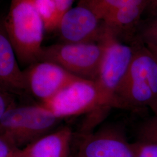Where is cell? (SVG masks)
I'll use <instances>...</instances> for the list:
<instances>
[{"label":"cell","mask_w":157,"mask_h":157,"mask_svg":"<svg viewBox=\"0 0 157 157\" xmlns=\"http://www.w3.org/2000/svg\"><path fill=\"white\" fill-rule=\"evenodd\" d=\"M134 157H157V143L138 141L132 143Z\"/></svg>","instance_id":"e0dca14e"},{"label":"cell","mask_w":157,"mask_h":157,"mask_svg":"<svg viewBox=\"0 0 157 157\" xmlns=\"http://www.w3.org/2000/svg\"><path fill=\"white\" fill-rule=\"evenodd\" d=\"M156 56H157V55H156Z\"/></svg>","instance_id":"7402d4cb"},{"label":"cell","mask_w":157,"mask_h":157,"mask_svg":"<svg viewBox=\"0 0 157 157\" xmlns=\"http://www.w3.org/2000/svg\"><path fill=\"white\" fill-rule=\"evenodd\" d=\"M134 48L129 70L118 91V100L121 108H150L157 114V56L141 41Z\"/></svg>","instance_id":"7a4b0ae2"},{"label":"cell","mask_w":157,"mask_h":157,"mask_svg":"<svg viewBox=\"0 0 157 157\" xmlns=\"http://www.w3.org/2000/svg\"><path fill=\"white\" fill-rule=\"evenodd\" d=\"M57 29L63 43H70L100 41L105 31L100 17L81 3L64 13Z\"/></svg>","instance_id":"52a82bcc"},{"label":"cell","mask_w":157,"mask_h":157,"mask_svg":"<svg viewBox=\"0 0 157 157\" xmlns=\"http://www.w3.org/2000/svg\"><path fill=\"white\" fill-rule=\"evenodd\" d=\"M23 149L10 138L0 135V157H23Z\"/></svg>","instance_id":"2e32d148"},{"label":"cell","mask_w":157,"mask_h":157,"mask_svg":"<svg viewBox=\"0 0 157 157\" xmlns=\"http://www.w3.org/2000/svg\"><path fill=\"white\" fill-rule=\"evenodd\" d=\"M75 157H134L132 143L117 129H101L86 135Z\"/></svg>","instance_id":"9c48e42d"},{"label":"cell","mask_w":157,"mask_h":157,"mask_svg":"<svg viewBox=\"0 0 157 157\" xmlns=\"http://www.w3.org/2000/svg\"><path fill=\"white\" fill-rule=\"evenodd\" d=\"M146 11L152 17L157 16V0H148Z\"/></svg>","instance_id":"44dd1931"},{"label":"cell","mask_w":157,"mask_h":157,"mask_svg":"<svg viewBox=\"0 0 157 157\" xmlns=\"http://www.w3.org/2000/svg\"><path fill=\"white\" fill-rule=\"evenodd\" d=\"M61 120L41 104L17 105L0 117V135L23 148L56 130Z\"/></svg>","instance_id":"3957f363"},{"label":"cell","mask_w":157,"mask_h":157,"mask_svg":"<svg viewBox=\"0 0 157 157\" xmlns=\"http://www.w3.org/2000/svg\"><path fill=\"white\" fill-rule=\"evenodd\" d=\"M140 34L141 41L157 55V16L146 24Z\"/></svg>","instance_id":"9a60e30c"},{"label":"cell","mask_w":157,"mask_h":157,"mask_svg":"<svg viewBox=\"0 0 157 157\" xmlns=\"http://www.w3.org/2000/svg\"><path fill=\"white\" fill-rule=\"evenodd\" d=\"M13 93L0 89V117L17 106Z\"/></svg>","instance_id":"d6986e66"},{"label":"cell","mask_w":157,"mask_h":157,"mask_svg":"<svg viewBox=\"0 0 157 157\" xmlns=\"http://www.w3.org/2000/svg\"><path fill=\"white\" fill-rule=\"evenodd\" d=\"M73 1L74 0H56L61 19L64 13L71 8V7L73 4Z\"/></svg>","instance_id":"ffe728a7"},{"label":"cell","mask_w":157,"mask_h":157,"mask_svg":"<svg viewBox=\"0 0 157 157\" xmlns=\"http://www.w3.org/2000/svg\"><path fill=\"white\" fill-rule=\"evenodd\" d=\"M72 138L70 128L56 129L23 148V157H69Z\"/></svg>","instance_id":"8fae6325"},{"label":"cell","mask_w":157,"mask_h":157,"mask_svg":"<svg viewBox=\"0 0 157 157\" xmlns=\"http://www.w3.org/2000/svg\"><path fill=\"white\" fill-rule=\"evenodd\" d=\"M34 2L45 30L49 32L57 29L61 17L56 0H34Z\"/></svg>","instance_id":"5bb4252c"},{"label":"cell","mask_w":157,"mask_h":157,"mask_svg":"<svg viewBox=\"0 0 157 157\" xmlns=\"http://www.w3.org/2000/svg\"><path fill=\"white\" fill-rule=\"evenodd\" d=\"M2 25L18 61L28 66L39 62L45 28L34 0H11Z\"/></svg>","instance_id":"6da1fadb"},{"label":"cell","mask_w":157,"mask_h":157,"mask_svg":"<svg viewBox=\"0 0 157 157\" xmlns=\"http://www.w3.org/2000/svg\"><path fill=\"white\" fill-rule=\"evenodd\" d=\"M147 6H132L108 13L102 19L104 27L118 39L121 34L130 33L140 20Z\"/></svg>","instance_id":"7c38bea8"},{"label":"cell","mask_w":157,"mask_h":157,"mask_svg":"<svg viewBox=\"0 0 157 157\" xmlns=\"http://www.w3.org/2000/svg\"><path fill=\"white\" fill-rule=\"evenodd\" d=\"M40 104L60 119L112 108L95 81L80 78Z\"/></svg>","instance_id":"277c9868"},{"label":"cell","mask_w":157,"mask_h":157,"mask_svg":"<svg viewBox=\"0 0 157 157\" xmlns=\"http://www.w3.org/2000/svg\"><path fill=\"white\" fill-rule=\"evenodd\" d=\"M101 40L104 48L95 83L112 108H121L117 94L129 70L135 48L120 41L106 29Z\"/></svg>","instance_id":"8992f818"},{"label":"cell","mask_w":157,"mask_h":157,"mask_svg":"<svg viewBox=\"0 0 157 157\" xmlns=\"http://www.w3.org/2000/svg\"><path fill=\"white\" fill-rule=\"evenodd\" d=\"M148 0H81L102 20L108 13L128 6H147Z\"/></svg>","instance_id":"4fadbf2b"},{"label":"cell","mask_w":157,"mask_h":157,"mask_svg":"<svg viewBox=\"0 0 157 157\" xmlns=\"http://www.w3.org/2000/svg\"><path fill=\"white\" fill-rule=\"evenodd\" d=\"M27 90L41 103L48 100L78 77L48 61H39L24 71Z\"/></svg>","instance_id":"ba28073f"},{"label":"cell","mask_w":157,"mask_h":157,"mask_svg":"<svg viewBox=\"0 0 157 157\" xmlns=\"http://www.w3.org/2000/svg\"><path fill=\"white\" fill-rule=\"evenodd\" d=\"M2 25L0 33V89L17 94L27 90L24 71Z\"/></svg>","instance_id":"30bf717a"},{"label":"cell","mask_w":157,"mask_h":157,"mask_svg":"<svg viewBox=\"0 0 157 157\" xmlns=\"http://www.w3.org/2000/svg\"><path fill=\"white\" fill-rule=\"evenodd\" d=\"M140 137L139 141L157 143V114L142 126Z\"/></svg>","instance_id":"ac0fdd59"},{"label":"cell","mask_w":157,"mask_h":157,"mask_svg":"<svg viewBox=\"0 0 157 157\" xmlns=\"http://www.w3.org/2000/svg\"><path fill=\"white\" fill-rule=\"evenodd\" d=\"M102 41L43 47L39 61H48L80 78L95 81L104 52Z\"/></svg>","instance_id":"5b68a950"}]
</instances>
